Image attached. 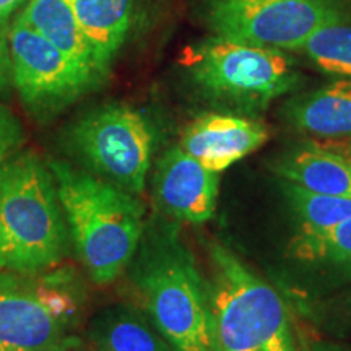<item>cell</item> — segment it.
Returning <instances> with one entry per match:
<instances>
[{"label": "cell", "mask_w": 351, "mask_h": 351, "mask_svg": "<svg viewBox=\"0 0 351 351\" xmlns=\"http://www.w3.org/2000/svg\"><path fill=\"white\" fill-rule=\"evenodd\" d=\"M271 169L280 181L306 191L351 197V161L317 145H301L283 153Z\"/></svg>", "instance_id": "cell-12"}, {"label": "cell", "mask_w": 351, "mask_h": 351, "mask_svg": "<svg viewBox=\"0 0 351 351\" xmlns=\"http://www.w3.org/2000/svg\"><path fill=\"white\" fill-rule=\"evenodd\" d=\"M88 337L96 351H176L150 319L130 307H109L91 320Z\"/></svg>", "instance_id": "cell-15"}, {"label": "cell", "mask_w": 351, "mask_h": 351, "mask_svg": "<svg viewBox=\"0 0 351 351\" xmlns=\"http://www.w3.org/2000/svg\"><path fill=\"white\" fill-rule=\"evenodd\" d=\"M289 254L301 262L351 274V217L319 232H298L289 244Z\"/></svg>", "instance_id": "cell-18"}, {"label": "cell", "mask_w": 351, "mask_h": 351, "mask_svg": "<svg viewBox=\"0 0 351 351\" xmlns=\"http://www.w3.org/2000/svg\"><path fill=\"white\" fill-rule=\"evenodd\" d=\"M75 155L106 182L142 194L152 163L153 132L142 114L111 104L83 116L69 132Z\"/></svg>", "instance_id": "cell-7"}, {"label": "cell", "mask_w": 351, "mask_h": 351, "mask_svg": "<svg viewBox=\"0 0 351 351\" xmlns=\"http://www.w3.org/2000/svg\"><path fill=\"white\" fill-rule=\"evenodd\" d=\"M23 0H0V19H8V15L15 10Z\"/></svg>", "instance_id": "cell-23"}, {"label": "cell", "mask_w": 351, "mask_h": 351, "mask_svg": "<svg viewBox=\"0 0 351 351\" xmlns=\"http://www.w3.org/2000/svg\"><path fill=\"white\" fill-rule=\"evenodd\" d=\"M287 119L319 137H351V80L341 78L293 98L287 104Z\"/></svg>", "instance_id": "cell-13"}, {"label": "cell", "mask_w": 351, "mask_h": 351, "mask_svg": "<svg viewBox=\"0 0 351 351\" xmlns=\"http://www.w3.org/2000/svg\"><path fill=\"white\" fill-rule=\"evenodd\" d=\"M215 351H301L280 293L226 245H210Z\"/></svg>", "instance_id": "cell-4"}, {"label": "cell", "mask_w": 351, "mask_h": 351, "mask_svg": "<svg viewBox=\"0 0 351 351\" xmlns=\"http://www.w3.org/2000/svg\"><path fill=\"white\" fill-rule=\"evenodd\" d=\"M7 19H0V91L13 82L12 77V54L10 39H8Z\"/></svg>", "instance_id": "cell-21"}, {"label": "cell", "mask_w": 351, "mask_h": 351, "mask_svg": "<svg viewBox=\"0 0 351 351\" xmlns=\"http://www.w3.org/2000/svg\"><path fill=\"white\" fill-rule=\"evenodd\" d=\"M350 161H351V148H350Z\"/></svg>", "instance_id": "cell-25"}, {"label": "cell", "mask_w": 351, "mask_h": 351, "mask_svg": "<svg viewBox=\"0 0 351 351\" xmlns=\"http://www.w3.org/2000/svg\"><path fill=\"white\" fill-rule=\"evenodd\" d=\"M280 189L300 226L298 232L326 231L351 217V197L317 194L287 181H280Z\"/></svg>", "instance_id": "cell-17"}, {"label": "cell", "mask_w": 351, "mask_h": 351, "mask_svg": "<svg viewBox=\"0 0 351 351\" xmlns=\"http://www.w3.org/2000/svg\"><path fill=\"white\" fill-rule=\"evenodd\" d=\"M69 228L49 165L34 153L0 163V269L36 275L67 254Z\"/></svg>", "instance_id": "cell-2"}, {"label": "cell", "mask_w": 351, "mask_h": 351, "mask_svg": "<svg viewBox=\"0 0 351 351\" xmlns=\"http://www.w3.org/2000/svg\"><path fill=\"white\" fill-rule=\"evenodd\" d=\"M25 143V130L19 117L0 104V163L19 152Z\"/></svg>", "instance_id": "cell-20"}, {"label": "cell", "mask_w": 351, "mask_h": 351, "mask_svg": "<svg viewBox=\"0 0 351 351\" xmlns=\"http://www.w3.org/2000/svg\"><path fill=\"white\" fill-rule=\"evenodd\" d=\"M12 77L23 103L33 111H54L91 90L99 75L33 29L21 15L10 33Z\"/></svg>", "instance_id": "cell-9"}, {"label": "cell", "mask_w": 351, "mask_h": 351, "mask_svg": "<svg viewBox=\"0 0 351 351\" xmlns=\"http://www.w3.org/2000/svg\"><path fill=\"white\" fill-rule=\"evenodd\" d=\"M47 165L78 258L95 283L109 285L138 251L143 205L129 192L64 161Z\"/></svg>", "instance_id": "cell-1"}, {"label": "cell", "mask_w": 351, "mask_h": 351, "mask_svg": "<svg viewBox=\"0 0 351 351\" xmlns=\"http://www.w3.org/2000/svg\"><path fill=\"white\" fill-rule=\"evenodd\" d=\"M205 15L215 36L280 51L348 19L341 0H205Z\"/></svg>", "instance_id": "cell-6"}, {"label": "cell", "mask_w": 351, "mask_h": 351, "mask_svg": "<svg viewBox=\"0 0 351 351\" xmlns=\"http://www.w3.org/2000/svg\"><path fill=\"white\" fill-rule=\"evenodd\" d=\"M269 138V127L258 119L236 114H205L186 127L179 147L205 168L223 173L258 150Z\"/></svg>", "instance_id": "cell-11"}, {"label": "cell", "mask_w": 351, "mask_h": 351, "mask_svg": "<svg viewBox=\"0 0 351 351\" xmlns=\"http://www.w3.org/2000/svg\"><path fill=\"white\" fill-rule=\"evenodd\" d=\"M134 283L150 322L176 351H215L207 282L174 232L148 236Z\"/></svg>", "instance_id": "cell-3"}, {"label": "cell", "mask_w": 351, "mask_h": 351, "mask_svg": "<svg viewBox=\"0 0 351 351\" xmlns=\"http://www.w3.org/2000/svg\"><path fill=\"white\" fill-rule=\"evenodd\" d=\"M21 19L57 49L103 78L95 52L83 34L70 0H29Z\"/></svg>", "instance_id": "cell-14"}, {"label": "cell", "mask_w": 351, "mask_h": 351, "mask_svg": "<svg viewBox=\"0 0 351 351\" xmlns=\"http://www.w3.org/2000/svg\"><path fill=\"white\" fill-rule=\"evenodd\" d=\"M153 186L158 207L168 217L199 225L215 215L219 173L205 168L181 147L160 158Z\"/></svg>", "instance_id": "cell-10"}, {"label": "cell", "mask_w": 351, "mask_h": 351, "mask_svg": "<svg viewBox=\"0 0 351 351\" xmlns=\"http://www.w3.org/2000/svg\"><path fill=\"white\" fill-rule=\"evenodd\" d=\"M182 65L205 96L243 112L263 111L301 82L283 51L218 36L186 49Z\"/></svg>", "instance_id": "cell-5"}, {"label": "cell", "mask_w": 351, "mask_h": 351, "mask_svg": "<svg viewBox=\"0 0 351 351\" xmlns=\"http://www.w3.org/2000/svg\"><path fill=\"white\" fill-rule=\"evenodd\" d=\"M337 306H339L340 314L351 322V289L340 298L339 302H337Z\"/></svg>", "instance_id": "cell-22"}, {"label": "cell", "mask_w": 351, "mask_h": 351, "mask_svg": "<svg viewBox=\"0 0 351 351\" xmlns=\"http://www.w3.org/2000/svg\"><path fill=\"white\" fill-rule=\"evenodd\" d=\"M302 51L320 70L351 80V25L346 20L324 26Z\"/></svg>", "instance_id": "cell-19"}, {"label": "cell", "mask_w": 351, "mask_h": 351, "mask_svg": "<svg viewBox=\"0 0 351 351\" xmlns=\"http://www.w3.org/2000/svg\"><path fill=\"white\" fill-rule=\"evenodd\" d=\"M78 313L64 285L0 280V351H69Z\"/></svg>", "instance_id": "cell-8"}, {"label": "cell", "mask_w": 351, "mask_h": 351, "mask_svg": "<svg viewBox=\"0 0 351 351\" xmlns=\"http://www.w3.org/2000/svg\"><path fill=\"white\" fill-rule=\"evenodd\" d=\"M314 351H341V350H339V348H333V346H315L314 348Z\"/></svg>", "instance_id": "cell-24"}, {"label": "cell", "mask_w": 351, "mask_h": 351, "mask_svg": "<svg viewBox=\"0 0 351 351\" xmlns=\"http://www.w3.org/2000/svg\"><path fill=\"white\" fill-rule=\"evenodd\" d=\"M103 73L129 32L132 0H70Z\"/></svg>", "instance_id": "cell-16"}]
</instances>
